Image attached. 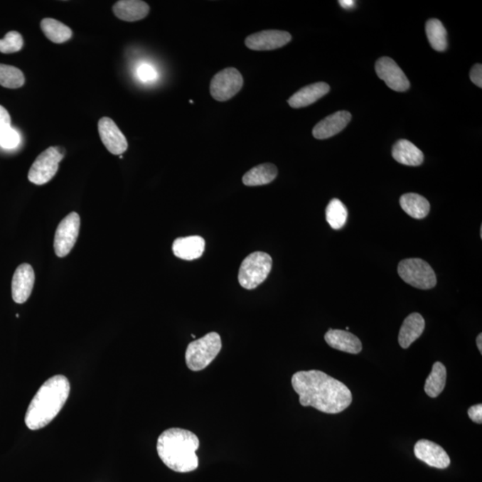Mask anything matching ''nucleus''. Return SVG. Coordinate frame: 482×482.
Returning <instances> with one entry per match:
<instances>
[{"label": "nucleus", "instance_id": "nucleus-17", "mask_svg": "<svg viewBox=\"0 0 482 482\" xmlns=\"http://www.w3.org/2000/svg\"><path fill=\"white\" fill-rule=\"evenodd\" d=\"M324 340L330 347L337 350L349 354H359L362 351L361 341L347 331L331 329L327 331Z\"/></svg>", "mask_w": 482, "mask_h": 482}, {"label": "nucleus", "instance_id": "nucleus-30", "mask_svg": "<svg viewBox=\"0 0 482 482\" xmlns=\"http://www.w3.org/2000/svg\"><path fill=\"white\" fill-rule=\"evenodd\" d=\"M21 141L19 132L9 127L0 131V146L6 149H13L18 146Z\"/></svg>", "mask_w": 482, "mask_h": 482}, {"label": "nucleus", "instance_id": "nucleus-34", "mask_svg": "<svg viewBox=\"0 0 482 482\" xmlns=\"http://www.w3.org/2000/svg\"><path fill=\"white\" fill-rule=\"evenodd\" d=\"M11 127V117L5 107L0 106V131Z\"/></svg>", "mask_w": 482, "mask_h": 482}, {"label": "nucleus", "instance_id": "nucleus-13", "mask_svg": "<svg viewBox=\"0 0 482 482\" xmlns=\"http://www.w3.org/2000/svg\"><path fill=\"white\" fill-rule=\"evenodd\" d=\"M414 455L428 466L446 469L450 466V457L441 446L429 440L421 439L414 446Z\"/></svg>", "mask_w": 482, "mask_h": 482}, {"label": "nucleus", "instance_id": "nucleus-35", "mask_svg": "<svg viewBox=\"0 0 482 482\" xmlns=\"http://www.w3.org/2000/svg\"><path fill=\"white\" fill-rule=\"evenodd\" d=\"M338 3H340L342 8L348 10L354 8L355 5V2L353 1V0H341Z\"/></svg>", "mask_w": 482, "mask_h": 482}, {"label": "nucleus", "instance_id": "nucleus-20", "mask_svg": "<svg viewBox=\"0 0 482 482\" xmlns=\"http://www.w3.org/2000/svg\"><path fill=\"white\" fill-rule=\"evenodd\" d=\"M115 16L127 22L144 19L149 13V6L141 0H121L113 6Z\"/></svg>", "mask_w": 482, "mask_h": 482}, {"label": "nucleus", "instance_id": "nucleus-16", "mask_svg": "<svg viewBox=\"0 0 482 482\" xmlns=\"http://www.w3.org/2000/svg\"><path fill=\"white\" fill-rule=\"evenodd\" d=\"M205 247V240L200 236L178 237L173 244V251L181 259L192 261L203 255Z\"/></svg>", "mask_w": 482, "mask_h": 482}, {"label": "nucleus", "instance_id": "nucleus-36", "mask_svg": "<svg viewBox=\"0 0 482 482\" xmlns=\"http://www.w3.org/2000/svg\"><path fill=\"white\" fill-rule=\"evenodd\" d=\"M477 347L478 348V350H480L481 353H482V334H478V336L477 337Z\"/></svg>", "mask_w": 482, "mask_h": 482}, {"label": "nucleus", "instance_id": "nucleus-12", "mask_svg": "<svg viewBox=\"0 0 482 482\" xmlns=\"http://www.w3.org/2000/svg\"><path fill=\"white\" fill-rule=\"evenodd\" d=\"M101 141L108 151L115 156H122L128 149V142L123 132L109 117H102L99 122Z\"/></svg>", "mask_w": 482, "mask_h": 482}, {"label": "nucleus", "instance_id": "nucleus-28", "mask_svg": "<svg viewBox=\"0 0 482 482\" xmlns=\"http://www.w3.org/2000/svg\"><path fill=\"white\" fill-rule=\"evenodd\" d=\"M24 82L26 78L20 69L0 64V85L8 89H18L23 86Z\"/></svg>", "mask_w": 482, "mask_h": 482}, {"label": "nucleus", "instance_id": "nucleus-6", "mask_svg": "<svg viewBox=\"0 0 482 482\" xmlns=\"http://www.w3.org/2000/svg\"><path fill=\"white\" fill-rule=\"evenodd\" d=\"M397 272L404 282L414 288L429 289L437 284L434 271L427 262L420 258L402 260L398 264Z\"/></svg>", "mask_w": 482, "mask_h": 482}, {"label": "nucleus", "instance_id": "nucleus-29", "mask_svg": "<svg viewBox=\"0 0 482 482\" xmlns=\"http://www.w3.org/2000/svg\"><path fill=\"white\" fill-rule=\"evenodd\" d=\"M23 38L17 31H9L4 38L0 40V52L4 54L16 53L22 50Z\"/></svg>", "mask_w": 482, "mask_h": 482}, {"label": "nucleus", "instance_id": "nucleus-1", "mask_svg": "<svg viewBox=\"0 0 482 482\" xmlns=\"http://www.w3.org/2000/svg\"><path fill=\"white\" fill-rule=\"evenodd\" d=\"M291 384L302 407L334 414L347 409L352 403L351 391L344 383L317 370L296 373Z\"/></svg>", "mask_w": 482, "mask_h": 482}, {"label": "nucleus", "instance_id": "nucleus-32", "mask_svg": "<svg viewBox=\"0 0 482 482\" xmlns=\"http://www.w3.org/2000/svg\"><path fill=\"white\" fill-rule=\"evenodd\" d=\"M470 79L475 85L482 88V65L477 64L471 70Z\"/></svg>", "mask_w": 482, "mask_h": 482}, {"label": "nucleus", "instance_id": "nucleus-3", "mask_svg": "<svg viewBox=\"0 0 482 482\" xmlns=\"http://www.w3.org/2000/svg\"><path fill=\"white\" fill-rule=\"evenodd\" d=\"M70 394L69 380L64 375L48 379L40 387L26 414V424L33 431L50 424L65 406Z\"/></svg>", "mask_w": 482, "mask_h": 482}, {"label": "nucleus", "instance_id": "nucleus-31", "mask_svg": "<svg viewBox=\"0 0 482 482\" xmlns=\"http://www.w3.org/2000/svg\"><path fill=\"white\" fill-rule=\"evenodd\" d=\"M138 75L139 78L141 79L142 82H148L156 80L157 73L156 70L154 69L151 65L143 64L139 66L138 70Z\"/></svg>", "mask_w": 482, "mask_h": 482}, {"label": "nucleus", "instance_id": "nucleus-26", "mask_svg": "<svg viewBox=\"0 0 482 482\" xmlns=\"http://www.w3.org/2000/svg\"><path fill=\"white\" fill-rule=\"evenodd\" d=\"M426 34L432 48L443 52L448 48V33L442 23L438 19H431L426 23Z\"/></svg>", "mask_w": 482, "mask_h": 482}, {"label": "nucleus", "instance_id": "nucleus-7", "mask_svg": "<svg viewBox=\"0 0 482 482\" xmlns=\"http://www.w3.org/2000/svg\"><path fill=\"white\" fill-rule=\"evenodd\" d=\"M65 156V149L50 146L40 154L28 173V179L36 185H43L53 179L58 173L59 163Z\"/></svg>", "mask_w": 482, "mask_h": 482}, {"label": "nucleus", "instance_id": "nucleus-4", "mask_svg": "<svg viewBox=\"0 0 482 482\" xmlns=\"http://www.w3.org/2000/svg\"><path fill=\"white\" fill-rule=\"evenodd\" d=\"M221 349L222 340L218 333H209L203 338L191 342L185 354L188 368L193 372L207 368Z\"/></svg>", "mask_w": 482, "mask_h": 482}, {"label": "nucleus", "instance_id": "nucleus-24", "mask_svg": "<svg viewBox=\"0 0 482 482\" xmlns=\"http://www.w3.org/2000/svg\"><path fill=\"white\" fill-rule=\"evenodd\" d=\"M41 28L45 36L54 43H64L73 36V31L68 26L53 18H44Z\"/></svg>", "mask_w": 482, "mask_h": 482}, {"label": "nucleus", "instance_id": "nucleus-11", "mask_svg": "<svg viewBox=\"0 0 482 482\" xmlns=\"http://www.w3.org/2000/svg\"><path fill=\"white\" fill-rule=\"evenodd\" d=\"M291 38V35L288 31L268 30L250 35L246 38L245 44L252 50H274L284 47Z\"/></svg>", "mask_w": 482, "mask_h": 482}, {"label": "nucleus", "instance_id": "nucleus-15", "mask_svg": "<svg viewBox=\"0 0 482 482\" xmlns=\"http://www.w3.org/2000/svg\"><path fill=\"white\" fill-rule=\"evenodd\" d=\"M351 121V114L348 111H338L329 115L313 129L314 137L326 139L340 134Z\"/></svg>", "mask_w": 482, "mask_h": 482}, {"label": "nucleus", "instance_id": "nucleus-9", "mask_svg": "<svg viewBox=\"0 0 482 482\" xmlns=\"http://www.w3.org/2000/svg\"><path fill=\"white\" fill-rule=\"evenodd\" d=\"M80 225V215L75 212L71 213L59 223L54 240L55 252L58 257H65L71 252L78 239Z\"/></svg>", "mask_w": 482, "mask_h": 482}, {"label": "nucleus", "instance_id": "nucleus-2", "mask_svg": "<svg viewBox=\"0 0 482 482\" xmlns=\"http://www.w3.org/2000/svg\"><path fill=\"white\" fill-rule=\"evenodd\" d=\"M200 442L195 433L188 429H166L157 439V454L166 466L176 473H186L198 467L197 450Z\"/></svg>", "mask_w": 482, "mask_h": 482}, {"label": "nucleus", "instance_id": "nucleus-5", "mask_svg": "<svg viewBox=\"0 0 482 482\" xmlns=\"http://www.w3.org/2000/svg\"><path fill=\"white\" fill-rule=\"evenodd\" d=\"M272 259L270 255L255 252L243 260L239 272V282L241 287L254 289L267 279L272 270Z\"/></svg>", "mask_w": 482, "mask_h": 482}, {"label": "nucleus", "instance_id": "nucleus-18", "mask_svg": "<svg viewBox=\"0 0 482 482\" xmlns=\"http://www.w3.org/2000/svg\"><path fill=\"white\" fill-rule=\"evenodd\" d=\"M330 86L326 82L313 83L304 87L289 97L288 103L293 108H301L316 102L330 92Z\"/></svg>", "mask_w": 482, "mask_h": 482}, {"label": "nucleus", "instance_id": "nucleus-14", "mask_svg": "<svg viewBox=\"0 0 482 482\" xmlns=\"http://www.w3.org/2000/svg\"><path fill=\"white\" fill-rule=\"evenodd\" d=\"M35 282L33 268L29 264L17 267L12 281V296L17 304L26 302L33 291Z\"/></svg>", "mask_w": 482, "mask_h": 482}, {"label": "nucleus", "instance_id": "nucleus-22", "mask_svg": "<svg viewBox=\"0 0 482 482\" xmlns=\"http://www.w3.org/2000/svg\"><path fill=\"white\" fill-rule=\"evenodd\" d=\"M277 167L272 164H262L245 173L242 178L243 183L246 186H262L271 183L277 177Z\"/></svg>", "mask_w": 482, "mask_h": 482}, {"label": "nucleus", "instance_id": "nucleus-23", "mask_svg": "<svg viewBox=\"0 0 482 482\" xmlns=\"http://www.w3.org/2000/svg\"><path fill=\"white\" fill-rule=\"evenodd\" d=\"M400 203L402 209L414 219L425 218L431 210V205L427 199L415 193L402 196Z\"/></svg>", "mask_w": 482, "mask_h": 482}, {"label": "nucleus", "instance_id": "nucleus-25", "mask_svg": "<svg viewBox=\"0 0 482 482\" xmlns=\"http://www.w3.org/2000/svg\"><path fill=\"white\" fill-rule=\"evenodd\" d=\"M446 370L441 363L436 362L432 366L431 375L426 380L424 390L429 397H437L445 389Z\"/></svg>", "mask_w": 482, "mask_h": 482}, {"label": "nucleus", "instance_id": "nucleus-10", "mask_svg": "<svg viewBox=\"0 0 482 482\" xmlns=\"http://www.w3.org/2000/svg\"><path fill=\"white\" fill-rule=\"evenodd\" d=\"M375 70L380 79L395 92H407L410 88V82L405 73L390 58H382L376 62Z\"/></svg>", "mask_w": 482, "mask_h": 482}, {"label": "nucleus", "instance_id": "nucleus-21", "mask_svg": "<svg viewBox=\"0 0 482 482\" xmlns=\"http://www.w3.org/2000/svg\"><path fill=\"white\" fill-rule=\"evenodd\" d=\"M392 156L397 162L408 166H418L424 163V153L407 139H400L395 143Z\"/></svg>", "mask_w": 482, "mask_h": 482}, {"label": "nucleus", "instance_id": "nucleus-19", "mask_svg": "<svg viewBox=\"0 0 482 482\" xmlns=\"http://www.w3.org/2000/svg\"><path fill=\"white\" fill-rule=\"evenodd\" d=\"M425 328L424 317L420 314L413 313L405 319L398 335L400 347L407 349L421 337Z\"/></svg>", "mask_w": 482, "mask_h": 482}, {"label": "nucleus", "instance_id": "nucleus-8", "mask_svg": "<svg viewBox=\"0 0 482 482\" xmlns=\"http://www.w3.org/2000/svg\"><path fill=\"white\" fill-rule=\"evenodd\" d=\"M243 82V77L236 68L223 69L216 73L211 80V95L215 100L225 102L240 92Z\"/></svg>", "mask_w": 482, "mask_h": 482}, {"label": "nucleus", "instance_id": "nucleus-33", "mask_svg": "<svg viewBox=\"0 0 482 482\" xmlns=\"http://www.w3.org/2000/svg\"><path fill=\"white\" fill-rule=\"evenodd\" d=\"M468 415L471 421L476 422V424H482V405L478 404L476 406L471 407L468 410Z\"/></svg>", "mask_w": 482, "mask_h": 482}, {"label": "nucleus", "instance_id": "nucleus-27", "mask_svg": "<svg viewBox=\"0 0 482 482\" xmlns=\"http://www.w3.org/2000/svg\"><path fill=\"white\" fill-rule=\"evenodd\" d=\"M348 219V209L340 199L333 198L326 208V220L331 228L340 230Z\"/></svg>", "mask_w": 482, "mask_h": 482}]
</instances>
